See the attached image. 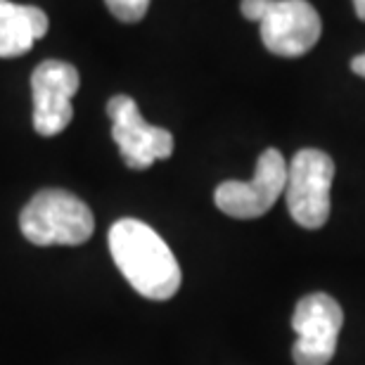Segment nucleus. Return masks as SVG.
<instances>
[{"label":"nucleus","mask_w":365,"mask_h":365,"mask_svg":"<svg viewBox=\"0 0 365 365\" xmlns=\"http://www.w3.org/2000/svg\"><path fill=\"white\" fill-rule=\"evenodd\" d=\"M114 264L138 294L166 302L180 289V266L162 235L138 218H121L109 228Z\"/></svg>","instance_id":"1"},{"label":"nucleus","mask_w":365,"mask_h":365,"mask_svg":"<svg viewBox=\"0 0 365 365\" xmlns=\"http://www.w3.org/2000/svg\"><path fill=\"white\" fill-rule=\"evenodd\" d=\"M19 228L38 247L83 245L91 240L95 221L88 204L67 190H41L19 214Z\"/></svg>","instance_id":"2"},{"label":"nucleus","mask_w":365,"mask_h":365,"mask_svg":"<svg viewBox=\"0 0 365 365\" xmlns=\"http://www.w3.org/2000/svg\"><path fill=\"white\" fill-rule=\"evenodd\" d=\"M334 162L320 150H299L287 166V209L306 230L323 228L330 218V187Z\"/></svg>","instance_id":"3"},{"label":"nucleus","mask_w":365,"mask_h":365,"mask_svg":"<svg viewBox=\"0 0 365 365\" xmlns=\"http://www.w3.org/2000/svg\"><path fill=\"white\" fill-rule=\"evenodd\" d=\"M344 325V311L325 292H313L299 299L292 327L297 341L292 359L297 365H327L337 354V339Z\"/></svg>","instance_id":"4"},{"label":"nucleus","mask_w":365,"mask_h":365,"mask_svg":"<svg viewBox=\"0 0 365 365\" xmlns=\"http://www.w3.org/2000/svg\"><path fill=\"white\" fill-rule=\"evenodd\" d=\"M107 114L112 119V138L119 145L121 159L128 169L145 171L159 159L173 155V135L166 128L150 126L133 98L114 95L107 102Z\"/></svg>","instance_id":"5"},{"label":"nucleus","mask_w":365,"mask_h":365,"mask_svg":"<svg viewBox=\"0 0 365 365\" xmlns=\"http://www.w3.org/2000/svg\"><path fill=\"white\" fill-rule=\"evenodd\" d=\"M287 185V162L277 150L261 152L252 180H225L216 187V207L232 218H259L277 202Z\"/></svg>","instance_id":"6"},{"label":"nucleus","mask_w":365,"mask_h":365,"mask_svg":"<svg viewBox=\"0 0 365 365\" xmlns=\"http://www.w3.org/2000/svg\"><path fill=\"white\" fill-rule=\"evenodd\" d=\"M81 78L74 64L62 60H46L34 69V128L38 135H57L74 119L71 98L76 95Z\"/></svg>","instance_id":"7"},{"label":"nucleus","mask_w":365,"mask_h":365,"mask_svg":"<svg viewBox=\"0 0 365 365\" xmlns=\"http://www.w3.org/2000/svg\"><path fill=\"white\" fill-rule=\"evenodd\" d=\"M259 24L266 50L280 57L309 53L323 31L316 7L306 0H273Z\"/></svg>","instance_id":"8"},{"label":"nucleus","mask_w":365,"mask_h":365,"mask_svg":"<svg viewBox=\"0 0 365 365\" xmlns=\"http://www.w3.org/2000/svg\"><path fill=\"white\" fill-rule=\"evenodd\" d=\"M48 34V14L36 5L0 0V57H19Z\"/></svg>","instance_id":"9"},{"label":"nucleus","mask_w":365,"mask_h":365,"mask_svg":"<svg viewBox=\"0 0 365 365\" xmlns=\"http://www.w3.org/2000/svg\"><path fill=\"white\" fill-rule=\"evenodd\" d=\"M109 12L123 24H138L148 14L150 0H105Z\"/></svg>","instance_id":"10"},{"label":"nucleus","mask_w":365,"mask_h":365,"mask_svg":"<svg viewBox=\"0 0 365 365\" xmlns=\"http://www.w3.org/2000/svg\"><path fill=\"white\" fill-rule=\"evenodd\" d=\"M273 0H242V14L250 21H261L264 19V14L268 12V7H271Z\"/></svg>","instance_id":"11"},{"label":"nucleus","mask_w":365,"mask_h":365,"mask_svg":"<svg viewBox=\"0 0 365 365\" xmlns=\"http://www.w3.org/2000/svg\"><path fill=\"white\" fill-rule=\"evenodd\" d=\"M351 69H354V74H359L365 78V53L359 55V57H354V62H351Z\"/></svg>","instance_id":"12"},{"label":"nucleus","mask_w":365,"mask_h":365,"mask_svg":"<svg viewBox=\"0 0 365 365\" xmlns=\"http://www.w3.org/2000/svg\"><path fill=\"white\" fill-rule=\"evenodd\" d=\"M354 10L359 14V19L365 21V0H354Z\"/></svg>","instance_id":"13"}]
</instances>
